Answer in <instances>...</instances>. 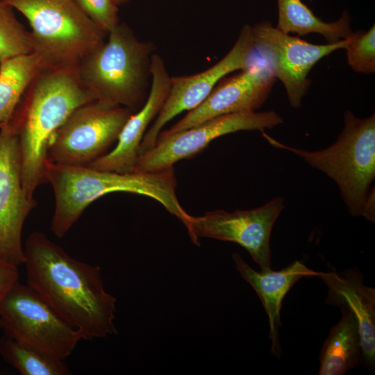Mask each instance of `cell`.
Here are the masks:
<instances>
[{
  "instance_id": "3",
  "label": "cell",
  "mask_w": 375,
  "mask_h": 375,
  "mask_svg": "<svg viewBox=\"0 0 375 375\" xmlns=\"http://www.w3.org/2000/svg\"><path fill=\"white\" fill-rule=\"evenodd\" d=\"M46 181L51 185L55 194L51 230L58 238L67 233L91 203L115 192L149 197L162 205L185 227L192 217L183 208L176 197L173 167L154 172L119 173L89 166L47 162Z\"/></svg>"
},
{
  "instance_id": "18",
  "label": "cell",
  "mask_w": 375,
  "mask_h": 375,
  "mask_svg": "<svg viewBox=\"0 0 375 375\" xmlns=\"http://www.w3.org/2000/svg\"><path fill=\"white\" fill-rule=\"evenodd\" d=\"M340 320L333 326L319 354V375H343L362 364V351L357 319L347 308H340Z\"/></svg>"
},
{
  "instance_id": "25",
  "label": "cell",
  "mask_w": 375,
  "mask_h": 375,
  "mask_svg": "<svg viewBox=\"0 0 375 375\" xmlns=\"http://www.w3.org/2000/svg\"><path fill=\"white\" fill-rule=\"evenodd\" d=\"M17 282H19L18 266L0 258V310L5 297Z\"/></svg>"
},
{
  "instance_id": "6",
  "label": "cell",
  "mask_w": 375,
  "mask_h": 375,
  "mask_svg": "<svg viewBox=\"0 0 375 375\" xmlns=\"http://www.w3.org/2000/svg\"><path fill=\"white\" fill-rule=\"evenodd\" d=\"M4 1L28 21L31 53L41 68L76 70L108 35L74 0Z\"/></svg>"
},
{
  "instance_id": "21",
  "label": "cell",
  "mask_w": 375,
  "mask_h": 375,
  "mask_svg": "<svg viewBox=\"0 0 375 375\" xmlns=\"http://www.w3.org/2000/svg\"><path fill=\"white\" fill-rule=\"evenodd\" d=\"M0 356L22 375H68L64 360L52 356L5 334L0 338Z\"/></svg>"
},
{
  "instance_id": "2",
  "label": "cell",
  "mask_w": 375,
  "mask_h": 375,
  "mask_svg": "<svg viewBox=\"0 0 375 375\" xmlns=\"http://www.w3.org/2000/svg\"><path fill=\"white\" fill-rule=\"evenodd\" d=\"M95 100L76 70L40 68L9 119L16 128L21 155L23 188L29 199L47 182L50 139L70 114Z\"/></svg>"
},
{
  "instance_id": "24",
  "label": "cell",
  "mask_w": 375,
  "mask_h": 375,
  "mask_svg": "<svg viewBox=\"0 0 375 375\" xmlns=\"http://www.w3.org/2000/svg\"><path fill=\"white\" fill-rule=\"evenodd\" d=\"M81 10L108 34L119 22L118 6L114 0H74Z\"/></svg>"
},
{
  "instance_id": "27",
  "label": "cell",
  "mask_w": 375,
  "mask_h": 375,
  "mask_svg": "<svg viewBox=\"0 0 375 375\" xmlns=\"http://www.w3.org/2000/svg\"><path fill=\"white\" fill-rule=\"evenodd\" d=\"M129 0H114V1L115 2V3L119 6V5H121V4H124V3H126Z\"/></svg>"
},
{
  "instance_id": "22",
  "label": "cell",
  "mask_w": 375,
  "mask_h": 375,
  "mask_svg": "<svg viewBox=\"0 0 375 375\" xmlns=\"http://www.w3.org/2000/svg\"><path fill=\"white\" fill-rule=\"evenodd\" d=\"M13 9L0 0V61L32 51L30 32L17 19Z\"/></svg>"
},
{
  "instance_id": "13",
  "label": "cell",
  "mask_w": 375,
  "mask_h": 375,
  "mask_svg": "<svg viewBox=\"0 0 375 375\" xmlns=\"http://www.w3.org/2000/svg\"><path fill=\"white\" fill-rule=\"evenodd\" d=\"M36 205L23 188L19 138L8 120L0 125V258L18 267L25 262L23 226Z\"/></svg>"
},
{
  "instance_id": "15",
  "label": "cell",
  "mask_w": 375,
  "mask_h": 375,
  "mask_svg": "<svg viewBox=\"0 0 375 375\" xmlns=\"http://www.w3.org/2000/svg\"><path fill=\"white\" fill-rule=\"evenodd\" d=\"M151 86L147 100L124 126L115 147L88 166L119 173L134 172L141 142L149 125L162 108L169 88L171 76L162 58L155 53L151 56Z\"/></svg>"
},
{
  "instance_id": "7",
  "label": "cell",
  "mask_w": 375,
  "mask_h": 375,
  "mask_svg": "<svg viewBox=\"0 0 375 375\" xmlns=\"http://www.w3.org/2000/svg\"><path fill=\"white\" fill-rule=\"evenodd\" d=\"M133 113L125 107L99 99L79 106L50 139L48 162L88 166L106 153Z\"/></svg>"
},
{
  "instance_id": "12",
  "label": "cell",
  "mask_w": 375,
  "mask_h": 375,
  "mask_svg": "<svg viewBox=\"0 0 375 375\" xmlns=\"http://www.w3.org/2000/svg\"><path fill=\"white\" fill-rule=\"evenodd\" d=\"M253 51L251 26L245 24L231 50L214 65L196 74L171 76L167 98L141 142L139 155L156 144L168 122L181 112L199 106L226 75L247 68Z\"/></svg>"
},
{
  "instance_id": "8",
  "label": "cell",
  "mask_w": 375,
  "mask_h": 375,
  "mask_svg": "<svg viewBox=\"0 0 375 375\" xmlns=\"http://www.w3.org/2000/svg\"><path fill=\"white\" fill-rule=\"evenodd\" d=\"M6 334L61 360L83 338L28 285L17 282L5 297L0 310Z\"/></svg>"
},
{
  "instance_id": "20",
  "label": "cell",
  "mask_w": 375,
  "mask_h": 375,
  "mask_svg": "<svg viewBox=\"0 0 375 375\" xmlns=\"http://www.w3.org/2000/svg\"><path fill=\"white\" fill-rule=\"evenodd\" d=\"M40 68L39 58L33 53L0 61V125L10 119Z\"/></svg>"
},
{
  "instance_id": "5",
  "label": "cell",
  "mask_w": 375,
  "mask_h": 375,
  "mask_svg": "<svg viewBox=\"0 0 375 375\" xmlns=\"http://www.w3.org/2000/svg\"><path fill=\"white\" fill-rule=\"evenodd\" d=\"M272 147L290 151L337 184L352 216H361L375 178V115L365 118L351 111L344 115V127L328 147L308 151L288 146L262 131Z\"/></svg>"
},
{
  "instance_id": "10",
  "label": "cell",
  "mask_w": 375,
  "mask_h": 375,
  "mask_svg": "<svg viewBox=\"0 0 375 375\" xmlns=\"http://www.w3.org/2000/svg\"><path fill=\"white\" fill-rule=\"evenodd\" d=\"M283 122L273 110L226 114L175 133L161 131L156 144L138 156L134 172H154L173 167L176 162L192 157L213 140L240 131L272 128Z\"/></svg>"
},
{
  "instance_id": "19",
  "label": "cell",
  "mask_w": 375,
  "mask_h": 375,
  "mask_svg": "<svg viewBox=\"0 0 375 375\" xmlns=\"http://www.w3.org/2000/svg\"><path fill=\"white\" fill-rule=\"evenodd\" d=\"M278 17L276 28L285 33L300 36L322 35L328 43L348 38L353 33L351 17L345 11L336 21L326 22L318 18L301 0H277Z\"/></svg>"
},
{
  "instance_id": "11",
  "label": "cell",
  "mask_w": 375,
  "mask_h": 375,
  "mask_svg": "<svg viewBox=\"0 0 375 375\" xmlns=\"http://www.w3.org/2000/svg\"><path fill=\"white\" fill-rule=\"evenodd\" d=\"M283 209L284 199L276 197L250 210L208 211L201 216H192L187 230L192 242L197 245L202 238L240 244L261 270H267L271 269V233Z\"/></svg>"
},
{
  "instance_id": "1",
  "label": "cell",
  "mask_w": 375,
  "mask_h": 375,
  "mask_svg": "<svg viewBox=\"0 0 375 375\" xmlns=\"http://www.w3.org/2000/svg\"><path fill=\"white\" fill-rule=\"evenodd\" d=\"M27 285L67 323L92 340L117 333V299L104 287L99 266L78 260L33 231L24 247Z\"/></svg>"
},
{
  "instance_id": "4",
  "label": "cell",
  "mask_w": 375,
  "mask_h": 375,
  "mask_svg": "<svg viewBox=\"0 0 375 375\" xmlns=\"http://www.w3.org/2000/svg\"><path fill=\"white\" fill-rule=\"evenodd\" d=\"M87 55L76 73L83 88L95 99L135 112L148 97L154 44L140 40L124 23Z\"/></svg>"
},
{
  "instance_id": "23",
  "label": "cell",
  "mask_w": 375,
  "mask_h": 375,
  "mask_svg": "<svg viewBox=\"0 0 375 375\" xmlns=\"http://www.w3.org/2000/svg\"><path fill=\"white\" fill-rule=\"evenodd\" d=\"M347 60L349 67L356 72H375V26L367 31L353 32L347 38Z\"/></svg>"
},
{
  "instance_id": "9",
  "label": "cell",
  "mask_w": 375,
  "mask_h": 375,
  "mask_svg": "<svg viewBox=\"0 0 375 375\" xmlns=\"http://www.w3.org/2000/svg\"><path fill=\"white\" fill-rule=\"evenodd\" d=\"M253 53L271 68L274 76L285 87L290 104L301 106L310 81L308 76L324 57L344 49L348 40L316 44L278 30L267 21L251 26Z\"/></svg>"
},
{
  "instance_id": "16",
  "label": "cell",
  "mask_w": 375,
  "mask_h": 375,
  "mask_svg": "<svg viewBox=\"0 0 375 375\" xmlns=\"http://www.w3.org/2000/svg\"><path fill=\"white\" fill-rule=\"evenodd\" d=\"M326 284L329 305L349 309L355 315L360 331L362 362L374 369L375 365V290L366 286L356 268L341 273L322 272L318 276Z\"/></svg>"
},
{
  "instance_id": "14",
  "label": "cell",
  "mask_w": 375,
  "mask_h": 375,
  "mask_svg": "<svg viewBox=\"0 0 375 375\" xmlns=\"http://www.w3.org/2000/svg\"><path fill=\"white\" fill-rule=\"evenodd\" d=\"M275 80L269 66L253 53L247 68L222 78L203 102L166 131H183L226 114L256 111L267 101Z\"/></svg>"
},
{
  "instance_id": "26",
  "label": "cell",
  "mask_w": 375,
  "mask_h": 375,
  "mask_svg": "<svg viewBox=\"0 0 375 375\" xmlns=\"http://www.w3.org/2000/svg\"><path fill=\"white\" fill-rule=\"evenodd\" d=\"M362 217L366 220L374 222L375 220V205H374V190L370 192L369 196L365 205Z\"/></svg>"
},
{
  "instance_id": "17",
  "label": "cell",
  "mask_w": 375,
  "mask_h": 375,
  "mask_svg": "<svg viewBox=\"0 0 375 375\" xmlns=\"http://www.w3.org/2000/svg\"><path fill=\"white\" fill-rule=\"evenodd\" d=\"M232 258L240 275L253 288L262 303L269 319L271 351L274 356L280 358L283 353L279 342V328L281 324L280 311L283 300L299 279L318 276L320 272L308 268L299 260L293 261L278 271L269 269L257 272L238 253H233Z\"/></svg>"
}]
</instances>
